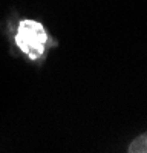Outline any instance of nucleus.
<instances>
[{"mask_svg": "<svg viewBox=\"0 0 147 153\" xmlns=\"http://www.w3.org/2000/svg\"><path fill=\"white\" fill-rule=\"evenodd\" d=\"M48 35L42 23L34 20H22L16 35V45L23 51L31 60H37L45 51Z\"/></svg>", "mask_w": 147, "mask_h": 153, "instance_id": "f257e3e1", "label": "nucleus"}, {"mask_svg": "<svg viewBox=\"0 0 147 153\" xmlns=\"http://www.w3.org/2000/svg\"><path fill=\"white\" fill-rule=\"evenodd\" d=\"M129 153H147V132L137 136L127 147Z\"/></svg>", "mask_w": 147, "mask_h": 153, "instance_id": "f03ea898", "label": "nucleus"}]
</instances>
